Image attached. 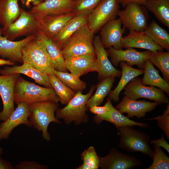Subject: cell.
Wrapping results in <instances>:
<instances>
[{"instance_id":"obj_21","label":"cell","mask_w":169,"mask_h":169,"mask_svg":"<svg viewBox=\"0 0 169 169\" xmlns=\"http://www.w3.org/2000/svg\"><path fill=\"white\" fill-rule=\"evenodd\" d=\"M65 64L68 70L79 77L89 72H97L98 69L96 55L92 54L69 58L65 59Z\"/></svg>"},{"instance_id":"obj_38","label":"cell","mask_w":169,"mask_h":169,"mask_svg":"<svg viewBox=\"0 0 169 169\" xmlns=\"http://www.w3.org/2000/svg\"><path fill=\"white\" fill-rule=\"evenodd\" d=\"M102 0H75L72 12L76 15L89 14Z\"/></svg>"},{"instance_id":"obj_14","label":"cell","mask_w":169,"mask_h":169,"mask_svg":"<svg viewBox=\"0 0 169 169\" xmlns=\"http://www.w3.org/2000/svg\"><path fill=\"white\" fill-rule=\"evenodd\" d=\"M30 115L28 104L24 102L18 104L17 108L10 115L0 124V141L8 139L13 130L20 125L32 126L28 119Z\"/></svg>"},{"instance_id":"obj_49","label":"cell","mask_w":169,"mask_h":169,"mask_svg":"<svg viewBox=\"0 0 169 169\" xmlns=\"http://www.w3.org/2000/svg\"><path fill=\"white\" fill-rule=\"evenodd\" d=\"M0 26H1V25H0Z\"/></svg>"},{"instance_id":"obj_41","label":"cell","mask_w":169,"mask_h":169,"mask_svg":"<svg viewBox=\"0 0 169 169\" xmlns=\"http://www.w3.org/2000/svg\"><path fill=\"white\" fill-rule=\"evenodd\" d=\"M111 100L108 98L107 102L104 106H94L89 108V110L91 113L96 115L106 114L110 109V106L112 104Z\"/></svg>"},{"instance_id":"obj_24","label":"cell","mask_w":169,"mask_h":169,"mask_svg":"<svg viewBox=\"0 0 169 169\" xmlns=\"http://www.w3.org/2000/svg\"><path fill=\"white\" fill-rule=\"evenodd\" d=\"M94 119L97 124L100 123L103 121H106L113 124L117 129L124 126L132 127L133 126H136L146 128L149 125L147 123L137 122L130 120L115 108L112 104L111 105L110 110L107 114L103 115H96L94 117Z\"/></svg>"},{"instance_id":"obj_39","label":"cell","mask_w":169,"mask_h":169,"mask_svg":"<svg viewBox=\"0 0 169 169\" xmlns=\"http://www.w3.org/2000/svg\"><path fill=\"white\" fill-rule=\"evenodd\" d=\"M167 107L162 115L146 120H156L158 126L166 134L167 138L169 139V104L167 103Z\"/></svg>"},{"instance_id":"obj_43","label":"cell","mask_w":169,"mask_h":169,"mask_svg":"<svg viewBox=\"0 0 169 169\" xmlns=\"http://www.w3.org/2000/svg\"><path fill=\"white\" fill-rule=\"evenodd\" d=\"M21 4L28 8H30L31 5L36 6L43 1V0H18Z\"/></svg>"},{"instance_id":"obj_3","label":"cell","mask_w":169,"mask_h":169,"mask_svg":"<svg viewBox=\"0 0 169 169\" xmlns=\"http://www.w3.org/2000/svg\"><path fill=\"white\" fill-rule=\"evenodd\" d=\"M28 105L30 111L28 119L32 126L42 131V137L44 139L49 141L51 137L48 131L49 124L52 122L60 123L55 115V113L58 109V103L47 101Z\"/></svg>"},{"instance_id":"obj_35","label":"cell","mask_w":169,"mask_h":169,"mask_svg":"<svg viewBox=\"0 0 169 169\" xmlns=\"http://www.w3.org/2000/svg\"><path fill=\"white\" fill-rule=\"evenodd\" d=\"M54 74L64 84L76 92H82L86 87V83L81 80L79 77L71 73L54 70Z\"/></svg>"},{"instance_id":"obj_30","label":"cell","mask_w":169,"mask_h":169,"mask_svg":"<svg viewBox=\"0 0 169 169\" xmlns=\"http://www.w3.org/2000/svg\"><path fill=\"white\" fill-rule=\"evenodd\" d=\"M144 6L169 28V0H148Z\"/></svg>"},{"instance_id":"obj_7","label":"cell","mask_w":169,"mask_h":169,"mask_svg":"<svg viewBox=\"0 0 169 169\" xmlns=\"http://www.w3.org/2000/svg\"><path fill=\"white\" fill-rule=\"evenodd\" d=\"M118 0H102L89 14L86 26L94 34L109 21L118 16L120 10Z\"/></svg>"},{"instance_id":"obj_10","label":"cell","mask_w":169,"mask_h":169,"mask_svg":"<svg viewBox=\"0 0 169 169\" xmlns=\"http://www.w3.org/2000/svg\"><path fill=\"white\" fill-rule=\"evenodd\" d=\"M120 11L118 16L123 28L129 30L144 31L146 28L149 16L144 6L135 3L127 4Z\"/></svg>"},{"instance_id":"obj_13","label":"cell","mask_w":169,"mask_h":169,"mask_svg":"<svg viewBox=\"0 0 169 169\" xmlns=\"http://www.w3.org/2000/svg\"><path fill=\"white\" fill-rule=\"evenodd\" d=\"M19 74L0 75V95L3 109L0 112V120L5 121L15 110L14 91L15 84Z\"/></svg>"},{"instance_id":"obj_15","label":"cell","mask_w":169,"mask_h":169,"mask_svg":"<svg viewBox=\"0 0 169 169\" xmlns=\"http://www.w3.org/2000/svg\"><path fill=\"white\" fill-rule=\"evenodd\" d=\"M122 23L119 18L111 20L105 24L100 30V37L105 48L112 47L121 49L123 35L125 29L121 27Z\"/></svg>"},{"instance_id":"obj_19","label":"cell","mask_w":169,"mask_h":169,"mask_svg":"<svg viewBox=\"0 0 169 169\" xmlns=\"http://www.w3.org/2000/svg\"><path fill=\"white\" fill-rule=\"evenodd\" d=\"M93 45L98 65L97 71L100 81L110 77H119L121 71L115 69L108 58L106 50L103 46L99 36L94 37Z\"/></svg>"},{"instance_id":"obj_8","label":"cell","mask_w":169,"mask_h":169,"mask_svg":"<svg viewBox=\"0 0 169 169\" xmlns=\"http://www.w3.org/2000/svg\"><path fill=\"white\" fill-rule=\"evenodd\" d=\"M38 30V20L35 15L21 8L18 19L7 28H2V35L8 39L14 41L23 36L37 34Z\"/></svg>"},{"instance_id":"obj_33","label":"cell","mask_w":169,"mask_h":169,"mask_svg":"<svg viewBox=\"0 0 169 169\" xmlns=\"http://www.w3.org/2000/svg\"><path fill=\"white\" fill-rule=\"evenodd\" d=\"M48 75L52 87L60 98V102L62 104L66 105L76 92L64 84L54 74Z\"/></svg>"},{"instance_id":"obj_1","label":"cell","mask_w":169,"mask_h":169,"mask_svg":"<svg viewBox=\"0 0 169 169\" xmlns=\"http://www.w3.org/2000/svg\"><path fill=\"white\" fill-rule=\"evenodd\" d=\"M14 99L17 104L21 102L29 104L47 101L58 103L60 101L53 88L40 86L20 76L16 81Z\"/></svg>"},{"instance_id":"obj_29","label":"cell","mask_w":169,"mask_h":169,"mask_svg":"<svg viewBox=\"0 0 169 169\" xmlns=\"http://www.w3.org/2000/svg\"><path fill=\"white\" fill-rule=\"evenodd\" d=\"M144 76L141 82L144 85H150L160 89L168 95H169V84L160 75L159 72L154 67L150 60L145 61L144 69Z\"/></svg>"},{"instance_id":"obj_9","label":"cell","mask_w":169,"mask_h":169,"mask_svg":"<svg viewBox=\"0 0 169 169\" xmlns=\"http://www.w3.org/2000/svg\"><path fill=\"white\" fill-rule=\"evenodd\" d=\"M124 95L134 100L145 98L161 104L169 103V98L165 92L157 87L146 86L142 84L138 76L131 80L124 88Z\"/></svg>"},{"instance_id":"obj_11","label":"cell","mask_w":169,"mask_h":169,"mask_svg":"<svg viewBox=\"0 0 169 169\" xmlns=\"http://www.w3.org/2000/svg\"><path fill=\"white\" fill-rule=\"evenodd\" d=\"M111 59L113 65L117 66L121 62H125L131 66L136 65L141 69H144L146 61L149 59L151 51H137L133 48H127L125 50L117 49L112 47L106 50Z\"/></svg>"},{"instance_id":"obj_4","label":"cell","mask_w":169,"mask_h":169,"mask_svg":"<svg viewBox=\"0 0 169 169\" xmlns=\"http://www.w3.org/2000/svg\"><path fill=\"white\" fill-rule=\"evenodd\" d=\"M95 88V86L92 85L86 94H83L81 91L76 92L74 97L65 107L57 109L56 111V118L58 119H63L67 124L72 122H74L75 125H78L81 123H87L88 118L86 114L87 109L86 105Z\"/></svg>"},{"instance_id":"obj_23","label":"cell","mask_w":169,"mask_h":169,"mask_svg":"<svg viewBox=\"0 0 169 169\" xmlns=\"http://www.w3.org/2000/svg\"><path fill=\"white\" fill-rule=\"evenodd\" d=\"M22 74L31 78L38 84L48 88H53L48 75L44 74L31 66L25 63L20 66H6L0 69L1 75Z\"/></svg>"},{"instance_id":"obj_22","label":"cell","mask_w":169,"mask_h":169,"mask_svg":"<svg viewBox=\"0 0 169 169\" xmlns=\"http://www.w3.org/2000/svg\"><path fill=\"white\" fill-rule=\"evenodd\" d=\"M122 47L139 48L151 52L163 51L164 49L155 43L144 31L130 30L129 34L123 38Z\"/></svg>"},{"instance_id":"obj_46","label":"cell","mask_w":169,"mask_h":169,"mask_svg":"<svg viewBox=\"0 0 169 169\" xmlns=\"http://www.w3.org/2000/svg\"><path fill=\"white\" fill-rule=\"evenodd\" d=\"M14 62L10 60L0 59V66L3 65L12 66L14 65Z\"/></svg>"},{"instance_id":"obj_42","label":"cell","mask_w":169,"mask_h":169,"mask_svg":"<svg viewBox=\"0 0 169 169\" xmlns=\"http://www.w3.org/2000/svg\"><path fill=\"white\" fill-rule=\"evenodd\" d=\"M150 143L153 145L163 148L168 153H169V145L165 139L163 134L161 138L158 139L152 140L150 141Z\"/></svg>"},{"instance_id":"obj_48","label":"cell","mask_w":169,"mask_h":169,"mask_svg":"<svg viewBox=\"0 0 169 169\" xmlns=\"http://www.w3.org/2000/svg\"><path fill=\"white\" fill-rule=\"evenodd\" d=\"M45 0H43V1H45Z\"/></svg>"},{"instance_id":"obj_17","label":"cell","mask_w":169,"mask_h":169,"mask_svg":"<svg viewBox=\"0 0 169 169\" xmlns=\"http://www.w3.org/2000/svg\"><path fill=\"white\" fill-rule=\"evenodd\" d=\"M76 15L73 12L46 15L38 20V30L53 39L64 27Z\"/></svg>"},{"instance_id":"obj_5","label":"cell","mask_w":169,"mask_h":169,"mask_svg":"<svg viewBox=\"0 0 169 169\" xmlns=\"http://www.w3.org/2000/svg\"><path fill=\"white\" fill-rule=\"evenodd\" d=\"M117 130L120 137V148L131 152H140L152 159L154 151L149 145V135L128 126H122Z\"/></svg>"},{"instance_id":"obj_28","label":"cell","mask_w":169,"mask_h":169,"mask_svg":"<svg viewBox=\"0 0 169 169\" xmlns=\"http://www.w3.org/2000/svg\"><path fill=\"white\" fill-rule=\"evenodd\" d=\"M18 0H0V25L8 27L19 17L21 12Z\"/></svg>"},{"instance_id":"obj_36","label":"cell","mask_w":169,"mask_h":169,"mask_svg":"<svg viewBox=\"0 0 169 169\" xmlns=\"http://www.w3.org/2000/svg\"><path fill=\"white\" fill-rule=\"evenodd\" d=\"M83 164L77 169H98L100 166V157L97 155L94 147L90 146L81 154Z\"/></svg>"},{"instance_id":"obj_20","label":"cell","mask_w":169,"mask_h":169,"mask_svg":"<svg viewBox=\"0 0 169 169\" xmlns=\"http://www.w3.org/2000/svg\"><path fill=\"white\" fill-rule=\"evenodd\" d=\"M37 35L28 36L18 41H12L2 35V28H0V56L13 62L23 64L22 49L26 44L34 38Z\"/></svg>"},{"instance_id":"obj_32","label":"cell","mask_w":169,"mask_h":169,"mask_svg":"<svg viewBox=\"0 0 169 169\" xmlns=\"http://www.w3.org/2000/svg\"><path fill=\"white\" fill-rule=\"evenodd\" d=\"M144 32L155 43L169 52V34L155 21H152Z\"/></svg>"},{"instance_id":"obj_37","label":"cell","mask_w":169,"mask_h":169,"mask_svg":"<svg viewBox=\"0 0 169 169\" xmlns=\"http://www.w3.org/2000/svg\"><path fill=\"white\" fill-rule=\"evenodd\" d=\"M153 161L146 169H168L169 158L161 147L153 145Z\"/></svg>"},{"instance_id":"obj_44","label":"cell","mask_w":169,"mask_h":169,"mask_svg":"<svg viewBox=\"0 0 169 169\" xmlns=\"http://www.w3.org/2000/svg\"><path fill=\"white\" fill-rule=\"evenodd\" d=\"M119 3L123 7H125L127 4L131 3H135L143 5L148 0H118Z\"/></svg>"},{"instance_id":"obj_47","label":"cell","mask_w":169,"mask_h":169,"mask_svg":"<svg viewBox=\"0 0 169 169\" xmlns=\"http://www.w3.org/2000/svg\"><path fill=\"white\" fill-rule=\"evenodd\" d=\"M3 153V150L0 147V154Z\"/></svg>"},{"instance_id":"obj_6","label":"cell","mask_w":169,"mask_h":169,"mask_svg":"<svg viewBox=\"0 0 169 169\" xmlns=\"http://www.w3.org/2000/svg\"><path fill=\"white\" fill-rule=\"evenodd\" d=\"M94 35L86 25L76 31L61 49L64 59L85 54L96 55L93 43Z\"/></svg>"},{"instance_id":"obj_31","label":"cell","mask_w":169,"mask_h":169,"mask_svg":"<svg viewBox=\"0 0 169 169\" xmlns=\"http://www.w3.org/2000/svg\"><path fill=\"white\" fill-rule=\"evenodd\" d=\"M115 80V77H110L100 81L97 86L94 94L87 100L86 106L87 109L94 106L100 105L104 99L111 91V89Z\"/></svg>"},{"instance_id":"obj_25","label":"cell","mask_w":169,"mask_h":169,"mask_svg":"<svg viewBox=\"0 0 169 169\" xmlns=\"http://www.w3.org/2000/svg\"><path fill=\"white\" fill-rule=\"evenodd\" d=\"M88 14L76 15L53 38V40L61 49L73 33L86 25Z\"/></svg>"},{"instance_id":"obj_18","label":"cell","mask_w":169,"mask_h":169,"mask_svg":"<svg viewBox=\"0 0 169 169\" xmlns=\"http://www.w3.org/2000/svg\"><path fill=\"white\" fill-rule=\"evenodd\" d=\"M159 105L155 101L151 102L144 100H137L124 95L116 108L122 114L126 113L127 116L129 118L136 116L139 119L144 117L146 113L153 110Z\"/></svg>"},{"instance_id":"obj_40","label":"cell","mask_w":169,"mask_h":169,"mask_svg":"<svg viewBox=\"0 0 169 169\" xmlns=\"http://www.w3.org/2000/svg\"><path fill=\"white\" fill-rule=\"evenodd\" d=\"M16 169H46L47 166L41 165L37 162L33 161H23L16 165Z\"/></svg>"},{"instance_id":"obj_27","label":"cell","mask_w":169,"mask_h":169,"mask_svg":"<svg viewBox=\"0 0 169 169\" xmlns=\"http://www.w3.org/2000/svg\"><path fill=\"white\" fill-rule=\"evenodd\" d=\"M120 65L122 69L120 79L116 88L108 95V98L115 102L119 101L120 94L124 87L133 79L144 73V69L133 68L125 62H121Z\"/></svg>"},{"instance_id":"obj_34","label":"cell","mask_w":169,"mask_h":169,"mask_svg":"<svg viewBox=\"0 0 169 169\" xmlns=\"http://www.w3.org/2000/svg\"><path fill=\"white\" fill-rule=\"evenodd\" d=\"M149 59L161 71L164 79L169 81V52L162 51L151 52Z\"/></svg>"},{"instance_id":"obj_26","label":"cell","mask_w":169,"mask_h":169,"mask_svg":"<svg viewBox=\"0 0 169 169\" xmlns=\"http://www.w3.org/2000/svg\"><path fill=\"white\" fill-rule=\"evenodd\" d=\"M38 36L43 41L47 52L52 61L55 70L67 72L65 59L62 55L61 49L52 39L46 36L38 30Z\"/></svg>"},{"instance_id":"obj_2","label":"cell","mask_w":169,"mask_h":169,"mask_svg":"<svg viewBox=\"0 0 169 169\" xmlns=\"http://www.w3.org/2000/svg\"><path fill=\"white\" fill-rule=\"evenodd\" d=\"M23 64H28L42 73L54 74V69L52 61L42 39L38 36L23 47Z\"/></svg>"},{"instance_id":"obj_12","label":"cell","mask_w":169,"mask_h":169,"mask_svg":"<svg viewBox=\"0 0 169 169\" xmlns=\"http://www.w3.org/2000/svg\"><path fill=\"white\" fill-rule=\"evenodd\" d=\"M143 164L136 157L123 154L112 148L107 155L100 157L99 167L102 169H131Z\"/></svg>"},{"instance_id":"obj_16","label":"cell","mask_w":169,"mask_h":169,"mask_svg":"<svg viewBox=\"0 0 169 169\" xmlns=\"http://www.w3.org/2000/svg\"><path fill=\"white\" fill-rule=\"evenodd\" d=\"M75 0H45L33 6L29 12L38 20L50 14H59L72 12Z\"/></svg>"},{"instance_id":"obj_45","label":"cell","mask_w":169,"mask_h":169,"mask_svg":"<svg viewBox=\"0 0 169 169\" xmlns=\"http://www.w3.org/2000/svg\"><path fill=\"white\" fill-rule=\"evenodd\" d=\"M14 167L10 162L0 157V169H13Z\"/></svg>"}]
</instances>
